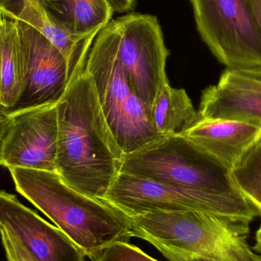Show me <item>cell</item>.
I'll list each match as a JSON object with an SVG mask.
<instances>
[{
  "label": "cell",
  "instance_id": "1",
  "mask_svg": "<svg viewBox=\"0 0 261 261\" xmlns=\"http://www.w3.org/2000/svg\"><path fill=\"white\" fill-rule=\"evenodd\" d=\"M57 173L73 190L105 199L124 154L109 126L93 79L85 70L70 79L56 104Z\"/></svg>",
  "mask_w": 261,
  "mask_h": 261
},
{
  "label": "cell",
  "instance_id": "2",
  "mask_svg": "<svg viewBox=\"0 0 261 261\" xmlns=\"http://www.w3.org/2000/svg\"><path fill=\"white\" fill-rule=\"evenodd\" d=\"M15 190L55 223L91 261L132 237L129 216L106 199L86 196L55 172L9 169Z\"/></svg>",
  "mask_w": 261,
  "mask_h": 261
},
{
  "label": "cell",
  "instance_id": "3",
  "mask_svg": "<svg viewBox=\"0 0 261 261\" xmlns=\"http://www.w3.org/2000/svg\"><path fill=\"white\" fill-rule=\"evenodd\" d=\"M121 37L119 18L95 38L84 70L93 79L109 126L125 155L164 136L155 129L145 105L130 85L119 56Z\"/></svg>",
  "mask_w": 261,
  "mask_h": 261
},
{
  "label": "cell",
  "instance_id": "4",
  "mask_svg": "<svg viewBox=\"0 0 261 261\" xmlns=\"http://www.w3.org/2000/svg\"><path fill=\"white\" fill-rule=\"evenodd\" d=\"M120 173L202 194L247 201L231 171L184 135L164 137L125 154Z\"/></svg>",
  "mask_w": 261,
  "mask_h": 261
},
{
  "label": "cell",
  "instance_id": "5",
  "mask_svg": "<svg viewBox=\"0 0 261 261\" xmlns=\"http://www.w3.org/2000/svg\"><path fill=\"white\" fill-rule=\"evenodd\" d=\"M132 237L146 241L169 261L217 260L229 249L236 221L198 211L150 212L129 216Z\"/></svg>",
  "mask_w": 261,
  "mask_h": 261
},
{
  "label": "cell",
  "instance_id": "6",
  "mask_svg": "<svg viewBox=\"0 0 261 261\" xmlns=\"http://www.w3.org/2000/svg\"><path fill=\"white\" fill-rule=\"evenodd\" d=\"M198 32L227 70L261 80V30L250 0H190Z\"/></svg>",
  "mask_w": 261,
  "mask_h": 261
},
{
  "label": "cell",
  "instance_id": "7",
  "mask_svg": "<svg viewBox=\"0 0 261 261\" xmlns=\"http://www.w3.org/2000/svg\"><path fill=\"white\" fill-rule=\"evenodd\" d=\"M106 200L128 216L150 212L198 211L251 223L257 212L248 201L202 194L120 173Z\"/></svg>",
  "mask_w": 261,
  "mask_h": 261
},
{
  "label": "cell",
  "instance_id": "8",
  "mask_svg": "<svg viewBox=\"0 0 261 261\" xmlns=\"http://www.w3.org/2000/svg\"><path fill=\"white\" fill-rule=\"evenodd\" d=\"M119 19L122 25L119 58L132 88L150 117L156 98L169 84L165 70L169 53L162 31L153 15L128 14Z\"/></svg>",
  "mask_w": 261,
  "mask_h": 261
},
{
  "label": "cell",
  "instance_id": "9",
  "mask_svg": "<svg viewBox=\"0 0 261 261\" xmlns=\"http://www.w3.org/2000/svg\"><path fill=\"white\" fill-rule=\"evenodd\" d=\"M15 24L23 88L15 107L7 112L57 104L70 83L67 59L38 29L18 20Z\"/></svg>",
  "mask_w": 261,
  "mask_h": 261
},
{
  "label": "cell",
  "instance_id": "10",
  "mask_svg": "<svg viewBox=\"0 0 261 261\" xmlns=\"http://www.w3.org/2000/svg\"><path fill=\"white\" fill-rule=\"evenodd\" d=\"M4 113L8 122L0 142V166L57 173L56 104Z\"/></svg>",
  "mask_w": 261,
  "mask_h": 261
},
{
  "label": "cell",
  "instance_id": "11",
  "mask_svg": "<svg viewBox=\"0 0 261 261\" xmlns=\"http://www.w3.org/2000/svg\"><path fill=\"white\" fill-rule=\"evenodd\" d=\"M0 234L21 244L36 261H86L85 253L56 225L0 190Z\"/></svg>",
  "mask_w": 261,
  "mask_h": 261
},
{
  "label": "cell",
  "instance_id": "12",
  "mask_svg": "<svg viewBox=\"0 0 261 261\" xmlns=\"http://www.w3.org/2000/svg\"><path fill=\"white\" fill-rule=\"evenodd\" d=\"M184 136L231 171L261 141V123L200 118Z\"/></svg>",
  "mask_w": 261,
  "mask_h": 261
},
{
  "label": "cell",
  "instance_id": "13",
  "mask_svg": "<svg viewBox=\"0 0 261 261\" xmlns=\"http://www.w3.org/2000/svg\"><path fill=\"white\" fill-rule=\"evenodd\" d=\"M3 16L33 26L65 57L70 78L82 71L90 47L97 36L76 37L61 29L47 13L43 0H0Z\"/></svg>",
  "mask_w": 261,
  "mask_h": 261
},
{
  "label": "cell",
  "instance_id": "14",
  "mask_svg": "<svg viewBox=\"0 0 261 261\" xmlns=\"http://www.w3.org/2000/svg\"><path fill=\"white\" fill-rule=\"evenodd\" d=\"M198 113L202 119L261 123V92L218 83L204 90Z\"/></svg>",
  "mask_w": 261,
  "mask_h": 261
},
{
  "label": "cell",
  "instance_id": "15",
  "mask_svg": "<svg viewBox=\"0 0 261 261\" xmlns=\"http://www.w3.org/2000/svg\"><path fill=\"white\" fill-rule=\"evenodd\" d=\"M58 26L76 37L96 36L114 13L107 0H43Z\"/></svg>",
  "mask_w": 261,
  "mask_h": 261
},
{
  "label": "cell",
  "instance_id": "16",
  "mask_svg": "<svg viewBox=\"0 0 261 261\" xmlns=\"http://www.w3.org/2000/svg\"><path fill=\"white\" fill-rule=\"evenodd\" d=\"M200 118L187 92L169 84L156 98L150 113L153 127L164 137L184 135Z\"/></svg>",
  "mask_w": 261,
  "mask_h": 261
},
{
  "label": "cell",
  "instance_id": "17",
  "mask_svg": "<svg viewBox=\"0 0 261 261\" xmlns=\"http://www.w3.org/2000/svg\"><path fill=\"white\" fill-rule=\"evenodd\" d=\"M23 72L16 44L15 20L0 21V110H12L21 96Z\"/></svg>",
  "mask_w": 261,
  "mask_h": 261
},
{
  "label": "cell",
  "instance_id": "18",
  "mask_svg": "<svg viewBox=\"0 0 261 261\" xmlns=\"http://www.w3.org/2000/svg\"><path fill=\"white\" fill-rule=\"evenodd\" d=\"M231 176L261 221V141L231 171Z\"/></svg>",
  "mask_w": 261,
  "mask_h": 261
},
{
  "label": "cell",
  "instance_id": "19",
  "mask_svg": "<svg viewBox=\"0 0 261 261\" xmlns=\"http://www.w3.org/2000/svg\"><path fill=\"white\" fill-rule=\"evenodd\" d=\"M93 261H159L130 242H118L106 248Z\"/></svg>",
  "mask_w": 261,
  "mask_h": 261
},
{
  "label": "cell",
  "instance_id": "20",
  "mask_svg": "<svg viewBox=\"0 0 261 261\" xmlns=\"http://www.w3.org/2000/svg\"><path fill=\"white\" fill-rule=\"evenodd\" d=\"M219 83V84H226V85L251 89V90L261 92V80L251 77V76L232 71V70H225L222 73Z\"/></svg>",
  "mask_w": 261,
  "mask_h": 261
},
{
  "label": "cell",
  "instance_id": "21",
  "mask_svg": "<svg viewBox=\"0 0 261 261\" xmlns=\"http://www.w3.org/2000/svg\"><path fill=\"white\" fill-rule=\"evenodd\" d=\"M0 236L8 261H36L32 254L15 239L6 234H0Z\"/></svg>",
  "mask_w": 261,
  "mask_h": 261
},
{
  "label": "cell",
  "instance_id": "22",
  "mask_svg": "<svg viewBox=\"0 0 261 261\" xmlns=\"http://www.w3.org/2000/svg\"><path fill=\"white\" fill-rule=\"evenodd\" d=\"M114 12H127L134 9L136 0H107Z\"/></svg>",
  "mask_w": 261,
  "mask_h": 261
},
{
  "label": "cell",
  "instance_id": "23",
  "mask_svg": "<svg viewBox=\"0 0 261 261\" xmlns=\"http://www.w3.org/2000/svg\"><path fill=\"white\" fill-rule=\"evenodd\" d=\"M254 16L261 30V0H250Z\"/></svg>",
  "mask_w": 261,
  "mask_h": 261
},
{
  "label": "cell",
  "instance_id": "24",
  "mask_svg": "<svg viewBox=\"0 0 261 261\" xmlns=\"http://www.w3.org/2000/svg\"><path fill=\"white\" fill-rule=\"evenodd\" d=\"M252 249L261 257V222L260 227L255 234V244L252 247Z\"/></svg>",
  "mask_w": 261,
  "mask_h": 261
},
{
  "label": "cell",
  "instance_id": "25",
  "mask_svg": "<svg viewBox=\"0 0 261 261\" xmlns=\"http://www.w3.org/2000/svg\"><path fill=\"white\" fill-rule=\"evenodd\" d=\"M8 118L4 112L0 110V142H1L2 138L6 129V125H7Z\"/></svg>",
  "mask_w": 261,
  "mask_h": 261
},
{
  "label": "cell",
  "instance_id": "26",
  "mask_svg": "<svg viewBox=\"0 0 261 261\" xmlns=\"http://www.w3.org/2000/svg\"><path fill=\"white\" fill-rule=\"evenodd\" d=\"M184 261H214L210 260L208 258H204V257H192V258H188Z\"/></svg>",
  "mask_w": 261,
  "mask_h": 261
},
{
  "label": "cell",
  "instance_id": "27",
  "mask_svg": "<svg viewBox=\"0 0 261 261\" xmlns=\"http://www.w3.org/2000/svg\"><path fill=\"white\" fill-rule=\"evenodd\" d=\"M2 18H3V15H2L1 12H0V21H1Z\"/></svg>",
  "mask_w": 261,
  "mask_h": 261
}]
</instances>
